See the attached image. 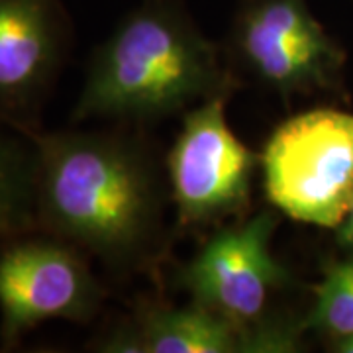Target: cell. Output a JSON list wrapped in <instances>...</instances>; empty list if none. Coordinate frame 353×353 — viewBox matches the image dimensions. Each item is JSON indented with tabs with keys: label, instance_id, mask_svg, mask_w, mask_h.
Instances as JSON below:
<instances>
[{
	"label": "cell",
	"instance_id": "cell-13",
	"mask_svg": "<svg viewBox=\"0 0 353 353\" xmlns=\"http://www.w3.org/2000/svg\"><path fill=\"white\" fill-rule=\"evenodd\" d=\"M336 350L338 352L343 353H353V334L352 336H345V338H341V340H336Z\"/></svg>",
	"mask_w": 353,
	"mask_h": 353
},
{
	"label": "cell",
	"instance_id": "cell-12",
	"mask_svg": "<svg viewBox=\"0 0 353 353\" xmlns=\"http://www.w3.org/2000/svg\"><path fill=\"white\" fill-rule=\"evenodd\" d=\"M338 238H340L341 243H343L345 248H350L353 253V206L350 208L345 220L338 226Z\"/></svg>",
	"mask_w": 353,
	"mask_h": 353
},
{
	"label": "cell",
	"instance_id": "cell-2",
	"mask_svg": "<svg viewBox=\"0 0 353 353\" xmlns=\"http://www.w3.org/2000/svg\"><path fill=\"white\" fill-rule=\"evenodd\" d=\"M214 46L175 6L148 0L97 50L73 110L85 120H152L224 92Z\"/></svg>",
	"mask_w": 353,
	"mask_h": 353
},
{
	"label": "cell",
	"instance_id": "cell-5",
	"mask_svg": "<svg viewBox=\"0 0 353 353\" xmlns=\"http://www.w3.org/2000/svg\"><path fill=\"white\" fill-rule=\"evenodd\" d=\"M226 94L218 92L187 112L167 157L176 214L187 226L240 214L250 201L257 157L228 124Z\"/></svg>",
	"mask_w": 353,
	"mask_h": 353
},
{
	"label": "cell",
	"instance_id": "cell-6",
	"mask_svg": "<svg viewBox=\"0 0 353 353\" xmlns=\"http://www.w3.org/2000/svg\"><path fill=\"white\" fill-rule=\"evenodd\" d=\"M275 224L271 212H259L206 241L183 273L194 303L241 328L265 320L271 299L289 281L271 252Z\"/></svg>",
	"mask_w": 353,
	"mask_h": 353
},
{
	"label": "cell",
	"instance_id": "cell-10",
	"mask_svg": "<svg viewBox=\"0 0 353 353\" xmlns=\"http://www.w3.org/2000/svg\"><path fill=\"white\" fill-rule=\"evenodd\" d=\"M36 169L34 141H18L0 132V238L36 230Z\"/></svg>",
	"mask_w": 353,
	"mask_h": 353
},
{
	"label": "cell",
	"instance_id": "cell-11",
	"mask_svg": "<svg viewBox=\"0 0 353 353\" xmlns=\"http://www.w3.org/2000/svg\"><path fill=\"white\" fill-rule=\"evenodd\" d=\"M306 324L334 340L353 334V253L326 271Z\"/></svg>",
	"mask_w": 353,
	"mask_h": 353
},
{
	"label": "cell",
	"instance_id": "cell-4",
	"mask_svg": "<svg viewBox=\"0 0 353 353\" xmlns=\"http://www.w3.org/2000/svg\"><path fill=\"white\" fill-rule=\"evenodd\" d=\"M102 301L85 252L46 230L0 238V338L10 347L50 320L87 322Z\"/></svg>",
	"mask_w": 353,
	"mask_h": 353
},
{
	"label": "cell",
	"instance_id": "cell-9",
	"mask_svg": "<svg viewBox=\"0 0 353 353\" xmlns=\"http://www.w3.org/2000/svg\"><path fill=\"white\" fill-rule=\"evenodd\" d=\"M120 353H245V328L194 303L159 308L143 316L138 330L116 332L99 345Z\"/></svg>",
	"mask_w": 353,
	"mask_h": 353
},
{
	"label": "cell",
	"instance_id": "cell-7",
	"mask_svg": "<svg viewBox=\"0 0 353 353\" xmlns=\"http://www.w3.org/2000/svg\"><path fill=\"white\" fill-rule=\"evenodd\" d=\"M240 61L283 97L328 83L336 48L304 0H248L234 30Z\"/></svg>",
	"mask_w": 353,
	"mask_h": 353
},
{
	"label": "cell",
	"instance_id": "cell-3",
	"mask_svg": "<svg viewBox=\"0 0 353 353\" xmlns=\"http://www.w3.org/2000/svg\"><path fill=\"white\" fill-rule=\"evenodd\" d=\"M261 169L277 210L338 230L353 206V114L316 108L289 118L267 139Z\"/></svg>",
	"mask_w": 353,
	"mask_h": 353
},
{
	"label": "cell",
	"instance_id": "cell-8",
	"mask_svg": "<svg viewBox=\"0 0 353 353\" xmlns=\"http://www.w3.org/2000/svg\"><path fill=\"white\" fill-rule=\"evenodd\" d=\"M61 0H0V122L30 136L65 59Z\"/></svg>",
	"mask_w": 353,
	"mask_h": 353
},
{
	"label": "cell",
	"instance_id": "cell-1",
	"mask_svg": "<svg viewBox=\"0 0 353 353\" xmlns=\"http://www.w3.org/2000/svg\"><path fill=\"white\" fill-rule=\"evenodd\" d=\"M39 230L110 265L138 259L159 228V190L145 157L102 132H32Z\"/></svg>",
	"mask_w": 353,
	"mask_h": 353
}]
</instances>
